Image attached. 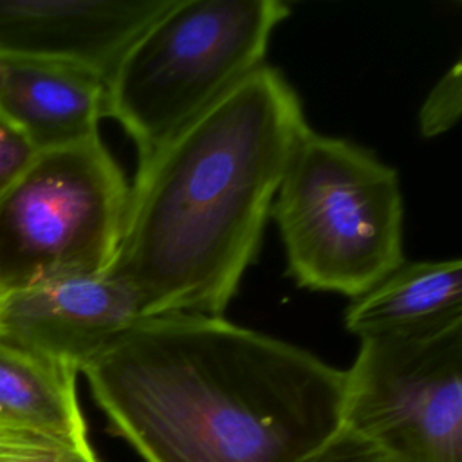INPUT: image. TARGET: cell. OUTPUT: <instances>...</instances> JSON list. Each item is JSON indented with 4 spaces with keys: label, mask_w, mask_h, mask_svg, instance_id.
I'll return each mask as SVG.
<instances>
[{
    "label": "cell",
    "mask_w": 462,
    "mask_h": 462,
    "mask_svg": "<svg viewBox=\"0 0 462 462\" xmlns=\"http://www.w3.org/2000/svg\"><path fill=\"white\" fill-rule=\"evenodd\" d=\"M81 372L144 462H300L341 426L345 370L222 316L139 318Z\"/></svg>",
    "instance_id": "cell-1"
},
{
    "label": "cell",
    "mask_w": 462,
    "mask_h": 462,
    "mask_svg": "<svg viewBox=\"0 0 462 462\" xmlns=\"http://www.w3.org/2000/svg\"><path fill=\"white\" fill-rule=\"evenodd\" d=\"M309 128L292 87L260 65L137 162L121 242L105 273L134 292L141 318L222 316Z\"/></svg>",
    "instance_id": "cell-2"
},
{
    "label": "cell",
    "mask_w": 462,
    "mask_h": 462,
    "mask_svg": "<svg viewBox=\"0 0 462 462\" xmlns=\"http://www.w3.org/2000/svg\"><path fill=\"white\" fill-rule=\"evenodd\" d=\"M271 215L300 287L357 298L404 262L397 171L350 141L305 130Z\"/></svg>",
    "instance_id": "cell-3"
},
{
    "label": "cell",
    "mask_w": 462,
    "mask_h": 462,
    "mask_svg": "<svg viewBox=\"0 0 462 462\" xmlns=\"http://www.w3.org/2000/svg\"><path fill=\"white\" fill-rule=\"evenodd\" d=\"M289 13L280 0H173L143 31L106 79V117L132 137L139 162L263 65Z\"/></svg>",
    "instance_id": "cell-4"
},
{
    "label": "cell",
    "mask_w": 462,
    "mask_h": 462,
    "mask_svg": "<svg viewBox=\"0 0 462 462\" xmlns=\"http://www.w3.org/2000/svg\"><path fill=\"white\" fill-rule=\"evenodd\" d=\"M130 186L99 134L40 150L0 189V287L101 274L121 242Z\"/></svg>",
    "instance_id": "cell-5"
},
{
    "label": "cell",
    "mask_w": 462,
    "mask_h": 462,
    "mask_svg": "<svg viewBox=\"0 0 462 462\" xmlns=\"http://www.w3.org/2000/svg\"><path fill=\"white\" fill-rule=\"evenodd\" d=\"M341 424L395 462H462V321L361 339Z\"/></svg>",
    "instance_id": "cell-6"
},
{
    "label": "cell",
    "mask_w": 462,
    "mask_h": 462,
    "mask_svg": "<svg viewBox=\"0 0 462 462\" xmlns=\"http://www.w3.org/2000/svg\"><path fill=\"white\" fill-rule=\"evenodd\" d=\"M139 318L134 292L101 273L4 294L0 336L81 372Z\"/></svg>",
    "instance_id": "cell-7"
},
{
    "label": "cell",
    "mask_w": 462,
    "mask_h": 462,
    "mask_svg": "<svg viewBox=\"0 0 462 462\" xmlns=\"http://www.w3.org/2000/svg\"><path fill=\"white\" fill-rule=\"evenodd\" d=\"M173 0H0V56L76 63L105 81Z\"/></svg>",
    "instance_id": "cell-8"
},
{
    "label": "cell",
    "mask_w": 462,
    "mask_h": 462,
    "mask_svg": "<svg viewBox=\"0 0 462 462\" xmlns=\"http://www.w3.org/2000/svg\"><path fill=\"white\" fill-rule=\"evenodd\" d=\"M106 117V81L76 63L0 56V121L36 152L96 135Z\"/></svg>",
    "instance_id": "cell-9"
},
{
    "label": "cell",
    "mask_w": 462,
    "mask_h": 462,
    "mask_svg": "<svg viewBox=\"0 0 462 462\" xmlns=\"http://www.w3.org/2000/svg\"><path fill=\"white\" fill-rule=\"evenodd\" d=\"M462 321V262H402L345 312L350 334L365 337L431 332Z\"/></svg>",
    "instance_id": "cell-10"
},
{
    "label": "cell",
    "mask_w": 462,
    "mask_h": 462,
    "mask_svg": "<svg viewBox=\"0 0 462 462\" xmlns=\"http://www.w3.org/2000/svg\"><path fill=\"white\" fill-rule=\"evenodd\" d=\"M76 375V368L0 336V422L88 442Z\"/></svg>",
    "instance_id": "cell-11"
},
{
    "label": "cell",
    "mask_w": 462,
    "mask_h": 462,
    "mask_svg": "<svg viewBox=\"0 0 462 462\" xmlns=\"http://www.w3.org/2000/svg\"><path fill=\"white\" fill-rule=\"evenodd\" d=\"M0 462H101L90 442H72L0 422Z\"/></svg>",
    "instance_id": "cell-12"
},
{
    "label": "cell",
    "mask_w": 462,
    "mask_h": 462,
    "mask_svg": "<svg viewBox=\"0 0 462 462\" xmlns=\"http://www.w3.org/2000/svg\"><path fill=\"white\" fill-rule=\"evenodd\" d=\"M462 67L457 61L433 85L419 112V130L424 137H437L453 128L462 110Z\"/></svg>",
    "instance_id": "cell-13"
},
{
    "label": "cell",
    "mask_w": 462,
    "mask_h": 462,
    "mask_svg": "<svg viewBox=\"0 0 462 462\" xmlns=\"http://www.w3.org/2000/svg\"><path fill=\"white\" fill-rule=\"evenodd\" d=\"M300 462H395L379 446L346 426H339Z\"/></svg>",
    "instance_id": "cell-14"
},
{
    "label": "cell",
    "mask_w": 462,
    "mask_h": 462,
    "mask_svg": "<svg viewBox=\"0 0 462 462\" xmlns=\"http://www.w3.org/2000/svg\"><path fill=\"white\" fill-rule=\"evenodd\" d=\"M34 153L32 144L18 130L0 121V189L25 170Z\"/></svg>",
    "instance_id": "cell-15"
},
{
    "label": "cell",
    "mask_w": 462,
    "mask_h": 462,
    "mask_svg": "<svg viewBox=\"0 0 462 462\" xmlns=\"http://www.w3.org/2000/svg\"><path fill=\"white\" fill-rule=\"evenodd\" d=\"M4 294H5V292H4V289H2V287H0V305H2V300H4Z\"/></svg>",
    "instance_id": "cell-16"
}]
</instances>
